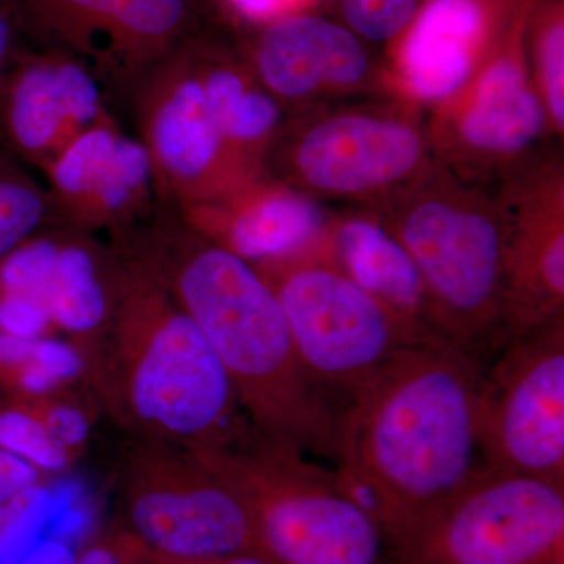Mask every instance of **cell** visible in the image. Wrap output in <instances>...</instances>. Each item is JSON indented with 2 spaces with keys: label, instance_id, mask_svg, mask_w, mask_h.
I'll return each instance as SVG.
<instances>
[{
  "label": "cell",
  "instance_id": "obj_1",
  "mask_svg": "<svg viewBox=\"0 0 564 564\" xmlns=\"http://www.w3.org/2000/svg\"><path fill=\"white\" fill-rule=\"evenodd\" d=\"M484 359L448 340L397 352L337 413V484L373 516L397 563L484 467Z\"/></svg>",
  "mask_w": 564,
  "mask_h": 564
},
{
  "label": "cell",
  "instance_id": "obj_2",
  "mask_svg": "<svg viewBox=\"0 0 564 564\" xmlns=\"http://www.w3.org/2000/svg\"><path fill=\"white\" fill-rule=\"evenodd\" d=\"M107 240L195 322L256 432L304 455L336 458L337 411L304 372L276 295L251 263L161 202Z\"/></svg>",
  "mask_w": 564,
  "mask_h": 564
},
{
  "label": "cell",
  "instance_id": "obj_3",
  "mask_svg": "<svg viewBox=\"0 0 564 564\" xmlns=\"http://www.w3.org/2000/svg\"><path fill=\"white\" fill-rule=\"evenodd\" d=\"M115 250L117 302L91 391L133 436L191 452L228 443L250 422L209 343L158 281Z\"/></svg>",
  "mask_w": 564,
  "mask_h": 564
},
{
  "label": "cell",
  "instance_id": "obj_4",
  "mask_svg": "<svg viewBox=\"0 0 564 564\" xmlns=\"http://www.w3.org/2000/svg\"><path fill=\"white\" fill-rule=\"evenodd\" d=\"M239 497L252 552L269 564H383L384 536L336 475L247 426L228 443L193 452Z\"/></svg>",
  "mask_w": 564,
  "mask_h": 564
},
{
  "label": "cell",
  "instance_id": "obj_5",
  "mask_svg": "<svg viewBox=\"0 0 564 564\" xmlns=\"http://www.w3.org/2000/svg\"><path fill=\"white\" fill-rule=\"evenodd\" d=\"M28 46L91 70L118 117L137 87L192 41L220 28L209 0H6Z\"/></svg>",
  "mask_w": 564,
  "mask_h": 564
},
{
  "label": "cell",
  "instance_id": "obj_6",
  "mask_svg": "<svg viewBox=\"0 0 564 564\" xmlns=\"http://www.w3.org/2000/svg\"><path fill=\"white\" fill-rule=\"evenodd\" d=\"M254 269L276 295L304 372L325 397L334 391L347 400L397 352L440 337L350 274L299 262L295 256Z\"/></svg>",
  "mask_w": 564,
  "mask_h": 564
},
{
  "label": "cell",
  "instance_id": "obj_7",
  "mask_svg": "<svg viewBox=\"0 0 564 564\" xmlns=\"http://www.w3.org/2000/svg\"><path fill=\"white\" fill-rule=\"evenodd\" d=\"M120 530L151 554L207 558L252 552L247 511L191 451L129 434L115 463Z\"/></svg>",
  "mask_w": 564,
  "mask_h": 564
},
{
  "label": "cell",
  "instance_id": "obj_8",
  "mask_svg": "<svg viewBox=\"0 0 564 564\" xmlns=\"http://www.w3.org/2000/svg\"><path fill=\"white\" fill-rule=\"evenodd\" d=\"M477 429L486 469L564 485L562 321L497 350L478 384Z\"/></svg>",
  "mask_w": 564,
  "mask_h": 564
},
{
  "label": "cell",
  "instance_id": "obj_9",
  "mask_svg": "<svg viewBox=\"0 0 564 564\" xmlns=\"http://www.w3.org/2000/svg\"><path fill=\"white\" fill-rule=\"evenodd\" d=\"M397 564H564V485L481 467Z\"/></svg>",
  "mask_w": 564,
  "mask_h": 564
},
{
  "label": "cell",
  "instance_id": "obj_10",
  "mask_svg": "<svg viewBox=\"0 0 564 564\" xmlns=\"http://www.w3.org/2000/svg\"><path fill=\"white\" fill-rule=\"evenodd\" d=\"M402 248L440 307V333L484 359L502 317L505 252L484 215L426 203L408 215Z\"/></svg>",
  "mask_w": 564,
  "mask_h": 564
},
{
  "label": "cell",
  "instance_id": "obj_11",
  "mask_svg": "<svg viewBox=\"0 0 564 564\" xmlns=\"http://www.w3.org/2000/svg\"><path fill=\"white\" fill-rule=\"evenodd\" d=\"M195 41L152 70L122 111L150 155L159 202L174 207L223 195L234 154L204 98Z\"/></svg>",
  "mask_w": 564,
  "mask_h": 564
},
{
  "label": "cell",
  "instance_id": "obj_12",
  "mask_svg": "<svg viewBox=\"0 0 564 564\" xmlns=\"http://www.w3.org/2000/svg\"><path fill=\"white\" fill-rule=\"evenodd\" d=\"M110 117L118 115L101 82L61 52L25 44L0 80V147L39 176Z\"/></svg>",
  "mask_w": 564,
  "mask_h": 564
},
{
  "label": "cell",
  "instance_id": "obj_13",
  "mask_svg": "<svg viewBox=\"0 0 564 564\" xmlns=\"http://www.w3.org/2000/svg\"><path fill=\"white\" fill-rule=\"evenodd\" d=\"M40 180L55 221L106 239L159 202L150 155L118 117L77 137Z\"/></svg>",
  "mask_w": 564,
  "mask_h": 564
},
{
  "label": "cell",
  "instance_id": "obj_14",
  "mask_svg": "<svg viewBox=\"0 0 564 564\" xmlns=\"http://www.w3.org/2000/svg\"><path fill=\"white\" fill-rule=\"evenodd\" d=\"M252 73L274 99H300L321 84L361 80L369 58L345 25L311 14L267 21L251 46Z\"/></svg>",
  "mask_w": 564,
  "mask_h": 564
},
{
  "label": "cell",
  "instance_id": "obj_15",
  "mask_svg": "<svg viewBox=\"0 0 564 564\" xmlns=\"http://www.w3.org/2000/svg\"><path fill=\"white\" fill-rule=\"evenodd\" d=\"M421 141L406 126L343 117L315 126L299 143L295 165L326 192L355 193L399 180L413 169Z\"/></svg>",
  "mask_w": 564,
  "mask_h": 564
},
{
  "label": "cell",
  "instance_id": "obj_16",
  "mask_svg": "<svg viewBox=\"0 0 564 564\" xmlns=\"http://www.w3.org/2000/svg\"><path fill=\"white\" fill-rule=\"evenodd\" d=\"M120 254L109 240L57 223L46 306L58 336L79 347L88 377L113 315Z\"/></svg>",
  "mask_w": 564,
  "mask_h": 564
},
{
  "label": "cell",
  "instance_id": "obj_17",
  "mask_svg": "<svg viewBox=\"0 0 564 564\" xmlns=\"http://www.w3.org/2000/svg\"><path fill=\"white\" fill-rule=\"evenodd\" d=\"M176 209L196 232L252 267L299 254L321 228L314 204L289 192L256 193L236 206L206 199Z\"/></svg>",
  "mask_w": 564,
  "mask_h": 564
},
{
  "label": "cell",
  "instance_id": "obj_18",
  "mask_svg": "<svg viewBox=\"0 0 564 564\" xmlns=\"http://www.w3.org/2000/svg\"><path fill=\"white\" fill-rule=\"evenodd\" d=\"M481 0H429L403 41L402 65L415 95L440 99L462 87L484 39Z\"/></svg>",
  "mask_w": 564,
  "mask_h": 564
},
{
  "label": "cell",
  "instance_id": "obj_19",
  "mask_svg": "<svg viewBox=\"0 0 564 564\" xmlns=\"http://www.w3.org/2000/svg\"><path fill=\"white\" fill-rule=\"evenodd\" d=\"M544 111L525 87L521 66L511 57L492 63L478 84L463 133L485 151L521 150L541 132Z\"/></svg>",
  "mask_w": 564,
  "mask_h": 564
},
{
  "label": "cell",
  "instance_id": "obj_20",
  "mask_svg": "<svg viewBox=\"0 0 564 564\" xmlns=\"http://www.w3.org/2000/svg\"><path fill=\"white\" fill-rule=\"evenodd\" d=\"M337 245L352 280L397 313L411 318L408 311L421 296L422 281L402 245L364 221L345 225L337 236Z\"/></svg>",
  "mask_w": 564,
  "mask_h": 564
},
{
  "label": "cell",
  "instance_id": "obj_21",
  "mask_svg": "<svg viewBox=\"0 0 564 564\" xmlns=\"http://www.w3.org/2000/svg\"><path fill=\"white\" fill-rule=\"evenodd\" d=\"M88 384L87 359L62 336L22 339L0 334V392L41 395Z\"/></svg>",
  "mask_w": 564,
  "mask_h": 564
},
{
  "label": "cell",
  "instance_id": "obj_22",
  "mask_svg": "<svg viewBox=\"0 0 564 564\" xmlns=\"http://www.w3.org/2000/svg\"><path fill=\"white\" fill-rule=\"evenodd\" d=\"M54 221L39 174L0 147V258Z\"/></svg>",
  "mask_w": 564,
  "mask_h": 564
},
{
  "label": "cell",
  "instance_id": "obj_23",
  "mask_svg": "<svg viewBox=\"0 0 564 564\" xmlns=\"http://www.w3.org/2000/svg\"><path fill=\"white\" fill-rule=\"evenodd\" d=\"M0 452L14 456L44 477L68 473L77 462L51 440L22 400L0 392Z\"/></svg>",
  "mask_w": 564,
  "mask_h": 564
},
{
  "label": "cell",
  "instance_id": "obj_24",
  "mask_svg": "<svg viewBox=\"0 0 564 564\" xmlns=\"http://www.w3.org/2000/svg\"><path fill=\"white\" fill-rule=\"evenodd\" d=\"M18 397L51 440L61 445L74 462H79L91 440L95 414L90 403L85 402L74 389Z\"/></svg>",
  "mask_w": 564,
  "mask_h": 564
},
{
  "label": "cell",
  "instance_id": "obj_25",
  "mask_svg": "<svg viewBox=\"0 0 564 564\" xmlns=\"http://www.w3.org/2000/svg\"><path fill=\"white\" fill-rule=\"evenodd\" d=\"M44 478L28 463L0 452V562L28 521Z\"/></svg>",
  "mask_w": 564,
  "mask_h": 564
},
{
  "label": "cell",
  "instance_id": "obj_26",
  "mask_svg": "<svg viewBox=\"0 0 564 564\" xmlns=\"http://www.w3.org/2000/svg\"><path fill=\"white\" fill-rule=\"evenodd\" d=\"M339 6L345 28L375 43L402 35L421 9L419 0H340Z\"/></svg>",
  "mask_w": 564,
  "mask_h": 564
},
{
  "label": "cell",
  "instance_id": "obj_27",
  "mask_svg": "<svg viewBox=\"0 0 564 564\" xmlns=\"http://www.w3.org/2000/svg\"><path fill=\"white\" fill-rule=\"evenodd\" d=\"M538 61L549 109L560 128L564 126V24L562 13L555 10L540 32Z\"/></svg>",
  "mask_w": 564,
  "mask_h": 564
},
{
  "label": "cell",
  "instance_id": "obj_28",
  "mask_svg": "<svg viewBox=\"0 0 564 564\" xmlns=\"http://www.w3.org/2000/svg\"><path fill=\"white\" fill-rule=\"evenodd\" d=\"M58 564H126L118 530L93 540Z\"/></svg>",
  "mask_w": 564,
  "mask_h": 564
},
{
  "label": "cell",
  "instance_id": "obj_29",
  "mask_svg": "<svg viewBox=\"0 0 564 564\" xmlns=\"http://www.w3.org/2000/svg\"><path fill=\"white\" fill-rule=\"evenodd\" d=\"M24 47V40H22L17 22L11 17L6 0H0V80L3 79L7 70L10 69Z\"/></svg>",
  "mask_w": 564,
  "mask_h": 564
},
{
  "label": "cell",
  "instance_id": "obj_30",
  "mask_svg": "<svg viewBox=\"0 0 564 564\" xmlns=\"http://www.w3.org/2000/svg\"><path fill=\"white\" fill-rule=\"evenodd\" d=\"M147 554L154 564H269L254 552H237V554L207 556V558H172V556L151 554L150 551H147Z\"/></svg>",
  "mask_w": 564,
  "mask_h": 564
},
{
  "label": "cell",
  "instance_id": "obj_31",
  "mask_svg": "<svg viewBox=\"0 0 564 564\" xmlns=\"http://www.w3.org/2000/svg\"><path fill=\"white\" fill-rule=\"evenodd\" d=\"M118 534H120L121 551L126 564H154L150 555L147 554V551L135 540H132L129 534H126L120 529H118Z\"/></svg>",
  "mask_w": 564,
  "mask_h": 564
}]
</instances>
